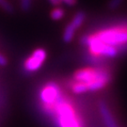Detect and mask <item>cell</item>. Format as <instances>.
I'll return each instance as SVG.
<instances>
[{
    "mask_svg": "<svg viewBox=\"0 0 127 127\" xmlns=\"http://www.w3.org/2000/svg\"><path fill=\"white\" fill-rule=\"evenodd\" d=\"M64 15H65L64 9L62 8H60V7H56L55 9L51 10L50 17L54 21H59V20H61L63 18Z\"/></svg>",
    "mask_w": 127,
    "mask_h": 127,
    "instance_id": "8",
    "label": "cell"
},
{
    "mask_svg": "<svg viewBox=\"0 0 127 127\" xmlns=\"http://www.w3.org/2000/svg\"><path fill=\"white\" fill-rule=\"evenodd\" d=\"M32 7L31 0H21L20 1V8L23 11H29Z\"/></svg>",
    "mask_w": 127,
    "mask_h": 127,
    "instance_id": "11",
    "label": "cell"
},
{
    "mask_svg": "<svg viewBox=\"0 0 127 127\" xmlns=\"http://www.w3.org/2000/svg\"><path fill=\"white\" fill-rule=\"evenodd\" d=\"M87 14L85 11H77L76 13L74 14V16L73 19L71 20L70 23L67 24V26L65 27L62 33V40L64 42L66 43H70L73 41V39L74 38V35L76 31L79 29V27H81L84 24L85 20H86Z\"/></svg>",
    "mask_w": 127,
    "mask_h": 127,
    "instance_id": "6",
    "label": "cell"
},
{
    "mask_svg": "<svg viewBox=\"0 0 127 127\" xmlns=\"http://www.w3.org/2000/svg\"><path fill=\"white\" fill-rule=\"evenodd\" d=\"M47 58V52L44 48H37L24 61L23 70L26 73H33L39 71Z\"/></svg>",
    "mask_w": 127,
    "mask_h": 127,
    "instance_id": "5",
    "label": "cell"
},
{
    "mask_svg": "<svg viewBox=\"0 0 127 127\" xmlns=\"http://www.w3.org/2000/svg\"><path fill=\"white\" fill-rule=\"evenodd\" d=\"M111 79V73L107 69L101 66L85 67L74 72L70 88L74 94L98 91L107 86Z\"/></svg>",
    "mask_w": 127,
    "mask_h": 127,
    "instance_id": "1",
    "label": "cell"
},
{
    "mask_svg": "<svg viewBox=\"0 0 127 127\" xmlns=\"http://www.w3.org/2000/svg\"><path fill=\"white\" fill-rule=\"evenodd\" d=\"M48 1H49V3H50L51 5H53L55 7H59L60 5L62 4L60 0H48Z\"/></svg>",
    "mask_w": 127,
    "mask_h": 127,
    "instance_id": "13",
    "label": "cell"
},
{
    "mask_svg": "<svg viewBox=\"0 0 127 127\" xmlns=\"http://www.w3.org/2000/svg\"><path fill=\"white\" fill-rule=\"evenodd\" d=\"M99 112L101 114V117L103 118V121L104 123V125L106 127H118L117 123L114 119V116L112 112L110 111L108 105L105 104L104 102L101 101L98 104Z\"/></svg>",
    "mask_w": 127,
    "mask_h": 127,
    "instance_id": "7",
    "label": "cell"
},
{
    "mask_svg": "<svg viewBox=\"0 0 127 127\" xmlns=\"http://www.w3.org/2000/svg\"><path fill=\"white\" fill-rule=\"evenodd\" d=\"M90 36L97 42L114 47L121 53L127 47V23L104 27Z\"/></svg>",
    "mask_w": 127,
    "mask_h": 127,
    "instance_id": "3",
    "label": "cell"
},
{
    "mask_svg": "<svg viewBox=\"0 0 127 127\" xmlns=\"http://www.w3.org/2000/svg\"><path fill=\"white\" fill-rule=\"evenodd\" d=\"M0 8L7 13H13L14 8L9 0H0Z\"/></svg>",
    "mask_w": 127,
    "mask_h": 127,
    "instance_id": "9",
    "label": "cell"
},
{
    "mask_svg": "<svg viewBox=\"0 0 127 127\" xmlns=\"http://www.w3.org/2000/svg\"><path fill=\"white\" fill-rule=\"evenodd\" d=\"M124 0H109L107 3V9L109 10H116L123 4Z\"/></svg>",
    "mask_w": 127,
    "mask_h": 127,
    "instance_id": "10",
    "label": "cell"
},
{
    "mask_svg": "<svg viewBox=\"0 0 127 127\" xmlns=\"http://www.w3.org/2000/svg\"><path fill=\"white\" fill-rule=\"evenodd\" d=\"M60 1H61V3H64L69 7H73V6H75L77 4L78 0H60Z\"/></svg>",
    "mask_w": 127,
    "mask_h": 127,
    "instance_id": "12",
    "label": "cell"
},
{
    "mask_svg": "<svg viewBox=\"0 0 127 127\" xmlns=\"http://www.w3.org/2000/svg\"><path fill=\"white\" fill-rule=\"evenodd\" d=\"M45 113L53 118L58 127H84L73 104L64 94Z\"/></svg>",
    "mask_w": 127,
    "mask_h": 127,
    "instance_id": "2",
    "label": "cell"
},
{
    "mask_svg": "<svg viewBox=\"0 0 127 127\" xmlns=\"http://www.w3.org/2000/svg\"><path fill=\"white\" fill-rule=\"evenodd\" d=\"M63 95V91L58 83L49 81L45 83L39 91V99L42 105V110L47 112Z\"/></svg>",
    "mask_w": 127,
    "mask_h": 127,
    "instance_id": "4",
    "label": "cell"
}]
</instances>
